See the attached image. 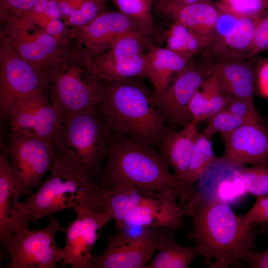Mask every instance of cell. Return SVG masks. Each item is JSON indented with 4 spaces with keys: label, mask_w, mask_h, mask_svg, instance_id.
I'll list each match as a JSON object with an SVG mask.
<instances>
[{
    "label": "cell",
    "mask_w": 268,
    "mask_h": 268,
    "mask_svg": "<svg viewBox=\"0 0 268 268\" xmlns=\"http://www.w3.org/2000/svg\"><path fill=\"white\" fill-rule=\"evenodd\" d=\"M16 183L6 149L0 152V238L29 228L32 215L16 207Z\"/></svg>",
    "instance_id": "20"
},
{
    "label": "cell",
    "mask_w": 268,
    "mask_h": 268,
    "mask_svg": "<svg viewBox=\"0 0 268 268\" xmlns=\"http://www.w3.org/2000/svg\"><path fill=\"white\" fill-rule=\"evenodd\" d=\"M208 101L205 93L200 88L192 98L189 105L190 113L194 122L198 124L206 120Z\"/></svg>",
    "instance_id": "40"
},
{
    "label": "cell",
    "mask_w": 268,
    "mask_h": 268,
    "mask_svg": "<svg viewBox=\"0 0 268 268\" xmlns=\"http://www.w3.org/2000/svg\"><path fill=\"white\" fill-rule=\"evenodd\" d=\"M202 0H179L177 1H176L175 3H174L173 4H172V5L163 9L162 11L164 13H165L168 10H170L171 9H172L175 8L192 4L193 3L199 2Z\"/></svg>",
    "instance_id": "44"
},
{
    "label": "cell",
    "mask_w": 268,
    "mask_h": 268,
    "mask_svg": "<svg viewBox=\"0 0 268 268\" xmlns=\"http://www.w3.org/2000/svg\"><path fill=\"white\" fill-rule=\"evenodd\" d=\"M146 77L153 87V96L161 94L172 77L182 70L188 61L169 48L152 43L145 54Z\"/></svg>",
    "instance_id": "23"
},
{
    "label": "cell",
    "mask_w": 268,
    "mask_h": 268,
    "mask_svg": "<svg viewBox=\"0 0 268 268\" xmlns=\"http://www.w3.org/2000/svg\"><path fill=\"white\" fill-rule=\"evenodd\" d=\"M267 51H268V9L260 14L248 57L257 56Z\"/></svg>",
    "instance_id": "38"
},
{
    "label": "cell",
    "mask_w": 268,
    "mask_h": 268,
    "mask_svg": "<svg viewBox=\"0 0 268 268\" xmlns=\"http://www.w3.org/2000/svg\"><path fill=\"white\" fill-rule=\"evenodd\" d=\"M39 0H1L0 17L22 19L32 10Z\"/></svg>",
    "instance_id": "37"
},
{
    "label": "cell",
    "mask_w": 268,
    "mask_h": 268,
    "mask_svg": "<svg viewBox=\"0 0 268 268\" xmlns=\"http://www.w3.org/2000/svg\"><path fill=\"white\" fill-rule=\"evenodd\" d=\"M1 30L12 47L25 60L42 71L69 48L44 30L31 32L23 27L4 21Z\"/></svg>",
    "instance_id": "16"
},
{
    "label": "cell",
    "mask_w": 268,
    "mask_h": 268,
    "mask_svg": "<svg viewBox=\"0 0 268 268\" xmlns=\"http://www.w3.org/2000/svg\"><path fill=\"white\" fill-rule=\"evenodd\" d=\"M163 0H157L158 6H159L163 2Z\"/></svg>",
    "instance_id": "45"
},
{
    "label": "cell",
    "mask_w": 268,
    "mask_h": 268,
    "mask_svg": "<svg viewBox=\"0 0 268 268\" xmlns=\"http://www.w3.org/2000/svg\"><path fill=\"white\" fill-rule=\"evenodd\" d=\"M1 0H0V1H1Z\"/></svg>",
    "instance_id": "46"
},
{
    "label": "cell",
    "mask_w": 268,
    "mask_h": 268,
    "mask_svg": "<svg viewBox=\"0 0 268 268\" xmlns=\"http://www.w3.org/2000/svg\"><path fill=\"white\" fill-rule=\"evenodd\" d=\"M216 5L219 11L252 17L268 9V0H218Z\"/></svg>",
    "instance_id": "31"
},
{
    "label": "cell",
    "mask_w": 268,
    "mask_h": 268,
    "mask_svg": "<svg viewBox=\"0 0 268 268\" xmlns=\"http://www.w3.org/2000/svg\"><path fill=\"white\" fill-rule=\"evenodd\" d=\"M49 95L50 85L44 73L23 59L1 31L0 42V114L8 115L17 101L33 92Z\"/></svg>",
    "instance_id": "11"
},
{
    "label": "cell",
    "mask_w": 268,
    "mask_h": 268,
    "mask_svg": "<svg viewBox=\"0 0 268 268\" xmlns=\"http://www.w3.org/2000/svg\"><path fill=\"white\" fill-rule=\"evenodd\" d=\"M261 13L252 17H240L227 33L212 41L209 50L216 58H248Z\"/></svg>",
    "instance_id": "25"
},
{
    "label": "cell",
    "mask_w": 268,
    "mask_h": 268,
    "mask_svg": "<svg viewBox=\"0 0 268 268\" xmlns=\"http://www.w3.org/2000/svg\"><path fill=\"white\" fill-rule=\"evenodd\" d=\"M257 56L217 58L214 73L221 91L228 100L254 102L258 72L261 63Z\"/></svg>",
    "instance_id": "18"
},
{
    "label": "cell",
    "mask_w": 268,
    "mask_h": 268,
    "mask_svg": "<svg viewBox=\"0 0 268 268\" xmlns=\"http://www.w3.org/2000/svg\"><path fill=\"white\" fill-rule=\"evenodd\" d=\"M260 233L268 236V222L260 224ZM250 268H268V248L262 251H254L251 250L247 254L244 261Z\"/></svg>",
    "instance_id": "41"
},
{
    "label": "cell",
    "mask_w": 268,
    "mask_h": 268,
    "mask_svg": "<svg viewBox=\"0 0 268 268\" xmlns=\"http://www.w3.org/2000/svg\"><path fill=\"white\" fill-rule=\"evenodd\" d=\"M257 88L262 96L268 98V60L260 64L257 75Z\"/></svg>",
    "instance_id": "43"
},
{
    "label": "cell",
    "mask_w": 268,
    "mask_h": 268,
    "mask_svg": "<svg viewBox=\"0 0 268 268\" xmlns=\"http://www.w3.org/2000/svg\"><path fill=\"white\" fill-rule=\"evenodd\" d=\"M118 11L134 20L152 37L155 27L152 0H112Z\"/></svg>",
    "instance_id": "30"
},
{
    "label": "cell",
    "mask_w": 268,
    "mask_h": 268,
    "mask_svg": "<svg viewBox=\"0 0 268 268\" xmlns=\"http://www.w3.org/2000/svg\"><path fill=\"white\" fill-rule=\"evenodd\" d=\"M50 173L25 201L15 202L17 208L32 216L35 223L62 210H74L96 187L57 157Z\"/></svg>",
    "instance_id": "6"
},
{
    "label": "cell",
    "mask_w": 268,
    "mask_h": 268,
    "mask_svg": "<svg viewBox=\"0 0 268 268\" xmlns=\"http://www.w3.org/2000/svg\"><path fill=\"white\" fill-rule=\"evenodd\" d=\"M207 120L204 133L210 136L218 133L221 134L230 133L246 123L227 109L219 111Z\"/></svg>",
    "instance_id": "33"
},
{
    "label": "cell",
    "mask_w": 268,
    "mask_h": 268,
    "mask_svg": "<svg viewBox=\"0 0 268 268\" xmlns=\"http://www.w3.org/2000/svg\"><path fill=\"white\" fill-rule=\"evenodd\" d=\"M157 228L147 227L140 235H130L121 228L105 236L104 252L92 255L91 268H145L156 251Z\"/></svg>",
    "instance_id": "12"
},
{
    "label": "cell",
    "mask_w": 268,
    "mask_h": 268,
    "mask_svg": "<svg viewBox=\"0 0 268 268\" xmlns=\"http://www.w3.org/2000/svg\"><path fill=\"white\" fill-rule=\"evenodd\" d=\"M197 125L193 122L180 130L169 127L157 146L160 152L173 168L174 175L187 186L185 180L188 165L200 134Z\"/></svg>",
    "instance_id": "21"
},
{
    "label": "cell",
    "mask_w": 268,
    "mask_h": 268,
    "mask_svg": "<svg viewBox=\"0 0 268 268\" xmlns=\"http://www.w3.org/2000/svg\"><path fill=\"white\" fill-rule=\"evenodd\" d=\"M175 233L172 230L157 228L156 251L158 252L145 268H187L200 256L195 244L180 245Z\"/></svg>",
    "instance_id": "24"
},
{
    "label": "cell",
    "mask_w": 268,
    "mask_h": 268,
    "mask_svg": "<svg viewBox=\"0 0 268 268\" xmlns=\"http://www.w3.org/2000/svg\"><path fill=\"white\" fill-rule=\"evenodd\" d=\"M6 149L16 183L15 201L36 189L50 173L56 158L54 146L44 139L24 134L9 137Z\"/></svg>",
    "instance_id": "10"
},
{
    "label": "cell",
    "mask_w": 268,
    "mask_h": 268,
    "mask_svg": "<svg viewBox=\"0 0 268 268\" xmlns=\"http://www.w3.org/2000/svg\"><path fill=\"white\" fill-rule=\"evenodd\" d=\"M224 152L221 157L237 165H268V127L245 123L233 131L221 134Z\"/></svg>",
    "instance_id": "17"
},
{
    "label": "cell",
    "mask_w": 268,
    "mask_h": 268,
    "mask_svg": "<svg viewBox=\"0 0 268 268\" xmlns=\"http://www.w3.org/2000/svg\"><path fill=\"white\" fill-rule=\"evenodd\" d=\"M44 30L66 45H69L70 40L73 38L72 29L70 30L67 29L66 24L59 18L51 20Z\"/></svg>",
    "instance_id": "42"
},
{
    "label": "cell",
    "mask_w": 268,
    "mask_h": 268,
    "mask_svg": "<svg viewBox=\"0 0 268 268\" xmlns=\"http://www.w3.org/2000/svg\"><path fill=\"white\" fill-rule=\"evenodd\" d=\"M243 222L257 226L268 222V194L256 197V201L252 208L244 215H241Z\"/></svg>",
    "instance_id": "39"
},
{
    "label": "cell",
    "mask_w": 268,
    "mask_h": 268,
    "mask_svg": "<svg viewBox=\"0 0 268 268\" xmlns=\"http://www.w3.org/2000/svg\"><path fill=\"white\" fill-rule=\"evenodd\" d=\"M200 88L206 95L208 101L206 119L227 108L229 100L221 91L214 71L202 83Z\"/></svg>",
    "instance_id": "34"
},
{
    "label": "cell",
    "mask_w": 268,
    "mask_h": 268,
    "mask_svg": "<svg viewBox=\"0 0 268 268\" xmlns=\"http://www.w3.org/2000/svg\"><path fill=\"white\" fill-rule=\"evenodd\" d=\"M211 137L205 133L199 134L189 161L186 183L195 188L197 183L207 170L217 160L212 145Z\"/></svg>",
    "instance_id": "29"
},
{
    "label": "cell",
    "mask_w": 268,
    "mask_h": 268,
    "mask_svg": "<svg viewBox=\"0 0 268 268\" xmlns=\"http://www.w3.org/2000/svg\"><path fill=\"white\" fill-rule=\"evenodd\" d=\"M48 224L39 229L21 230L0 238L9 258L7 268H57L62 262L64 249L56 241V234L62 227L50 216Z\"/></svg>",
    "instance_id": "9"
},
{
    "label": "cell",
    "mask_w": 268,
    "mask_h": 268,
    "mask_svg": "<svg viewBox=\"0 0 268 268\" xmlns=\"http://www.w3.org/2000/svg\"><path fill=\"white\" fill-rule=\"evenodd\" d=\"M42 71L49 83L52 105L63 121L97 105L99 80L89 72L75 46L70 47Z\"/></svg>",
    "instance_id": "5"
},
{
    "label": "cell",
    "mask_w": 268,
    "mask_h": 268,
    "mask_svg": "<svg viewBox=\"0 0 268 268\" xmlns=\"http://www.w3.org/2000/svg\"><path fill=\"white\" fill-rule=\"evenodd\" d=\"M97 105L112 130L154 146L169 128L156 112L153 91L136 78L99 80Z\"/></svg>",
    "instance_id": "3"
},
{
    "label": "cell",
    "mask_w": 268,
    "mask_h": 268,
    "mask_svg": "<svg viewBox=\"0 0 268 268\" xmlns=\"http://www.w3.org/2000/svg\"><path fill=\"white\" fill-rule=\"evenodd\" d=\"M169 166L155 146L111 129L108 155L97 185L127 181L147 193L170 191L185 207L196 188L180 182Z\"/></svg>",
    "instance_id": "2"
},
{
    "label": "cell",
    "mask_w": 268,
    "mask_h": 268,
    "mask_svg": "<svg viewBox=\"0 0 268 268\" xmlns=\"http://www.w3.org/2000/svg\"><path fill=\"white\" fill-rule=\"evenodd\" d=\"M9 137L28 134L45 139L53 145L63 123L48 94L38 90L20 98L8 119Z\"/></svg>",
    "instance_id": "13"
},
{
    "label": "cell",
    "mask_w": 268,
    "mask_h": 268,
    "mask_svg": "<svg viewBox=\"0 0 268 268\" xmlns=\"http://www.w3.org/2000/svg\"><path fill=\"white\" fill-rule=\"evenodd\" d=\"M164 13L173 22L185 26L211 43L219 11L211 0L175 8Z\"/></svg>",
    "instance_id": "26"
},
{
    "label": "cell",
    "mask_w": 268,
    "mask_h": 268,
    "mask_svg": "<svg viewBox=\"0 0 268 268\" xmlns=\"http://www.w3.org/2000/svg\"><path fill=\"white\" fill-rule=\"evenodd\" d=\"M145 54L114 62L86 64L91 74L100 80L112 81L146 77Z\"/></svg>",
    "instance_id": "27"
},
{
    "label": "cell",
    "mask_w": 268,
    "mask_h": 268,
    "mask_svg": "<svg viewBox=\"0 0 268 268\" xmlns=\"http://www.w3.org/2000/svg\"><path fill=\"white\" fill-rule=\"evenodd\" d=\"M96 190L101 206L114 221L115 227L124 224L146 193L127 181L97 185Z\"/></svg>",
    "instance_id": "22"
},
{
    "label": "cell",
    "mask_w": 268,
    "mask_h": 268,
    "mask_svg": "<svg viewBox=\"0 0 268 268\" xmlns=\"http://www.w3.org/2000/svg\"><path fill=\"white\" fill-rule=\"evenodd\" d=\"M240 171L248 194L256 197L268 194V165L252 167L241 165Z\"/></svg>",
    "instance_id": "32"
},
{
    "label": "cell",
    "mask_w": 268,
    "mask_h": 268,
    "mask_svg": "<svg viewBox=\"0 0 268 268\" xmlns=\"http://www.w3.org/2000/svg\"><path fill=\"white\" fill-rule=\"evenodd\" d=\"M192 227L186 238L198 247L204 267L227 268L244 261L255 247L259 228L243 222L230 205L196 191L185 206Z\"/></svg>",
    "instance_id": "1"
},
{
    "label": "cell",
    "mask_w": 268,
    "mask_h": 268,
    "mask_svg": "<svg viewBox=\"0 0 268 268\" xmlns=\"http://www.w3.org/2000/svg\"><path fill=\"white\" fill-rule=\"evenodd\" d=\"M186 215L185 207L173 193L167 191L146 193L123 225L164 228L176 232L183 227Z\"/></svg>",
    "instance_id": "15"
},
{
    "label": "cell",
    "mask_w": 268,
    "mask_h": 268,
    "mask_svg": "<svg viewBox=\"0 0 268 268\" xmlns=\"http://www.w3.org/2000/svg\"><path fill=\"white\" fill-rule=\"evenodd\" d=\"M96 191L86 196L73 210L75 219L61 231L66 236L62 266L91 268V251L102 229L112 219L101 206Z\"/></svg>",
    "instance_id": "8"
},
{
    "label": "cell",
    "mask_w": 268,
    "mask_h": 268,
    "mask_svg": "<svg viewBox=\"0 0 268 268\" xmlns=\"http://www.w3.org/2000/svg\"><path fill=\"white\" fill-rule=\"evenodd\" d=\"M72 29L75 47L86 59L105 52L118 38L130 32H142L152 37L136 22L119 11H103L86 25Z\"/></svg>",
    "instance_id": "14"
},
{
    "label": "cell",
    "mask_w": 268,
    "mask_h": 268,
    "mask_svg": "<svg viewBox=\"0 0 268 268\" xmlns=\"http://www.w3.org/2000/svg\"><path fill=\"white\" fill-rule=\"evenodd\" d=\"M105 0H84L81 7L67 16L66 23L74 28L81 27L103 12Z\"/></svg>",
    "instance_id": "35"
},
{
    "label": "cell",
    "mask_w": 268,
    "mask_h": 268,
    "mask_svg": "<svg viewBox=\"0 0 268 268\" xmlns=\"http://www.w3.org/2000/svg\"><path fill=\"white\" fill-rule=\"evenodd\" d=\"M226 109L246 123L267 126L258 112L254 102L244 99H230Z\"/></svg>",
    "instance_id": "36"
},
{
    "label": "cell",
    "mask_w": 268,
    "mask_h": 268,
    "mask_svg": "<svg viewBox=\"0 0 268 268\" xmlns=\"http://www.w3.org/2000/svg\"><path fill=\"white\" fill-rule=\"evenodd\" d=\"M240 166L218 157L197 183L196 191L202 196L229 205L238 201L248 194Z\"/></svg>",
    "instance_id": "19"
},
{
    "label": "cell",
    "mask_w": 268,
    "mask_h": 268,
    "mask_svg": "<svg viewBox=\"0 0 268 268\" xmlns=\"http://www.w3.org/2000/svg\"><path fill=\"white\" fill-rule=\"evenodd\" d=\"M217 58L209 49L190 60L165 90L153 96L155 109L164 124L176 129L194 122L189 109L190 101L213 73Z\"/></svg>",
    "instance_id": "7"
},
{
    "label": "cell",
    "mask_w": 268,
    "mask_h": 268,
    "mask_svg": "<svg viewBox=\"0 0 268 268\" xmlns=\"http://www.w3.org/2000/svg\"><path fill=\"white\" fill-rule=\"evenodd\" d=\"M110 127L97 105L63 121L53 146L56 157L95 185L108 155Z\"/></svg>",
    "instance_id": "4"
},
{
    "label": "cell",
    "mask_w": 268,
    "mask_h": 268,
    "mask_svg": "<svg viewBox=\"0 0 268 268\" xmlns=\"http://www.w3.org/2000/svg\"><path fill=\"white\" fill-rule=\"evenodd\" d=\"M166 47L188 61L209 49L210 41L173 22L165 33Z\"/></svg>",
    "instance_id": "28"
}]
</instances>
